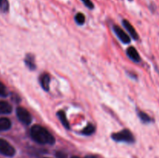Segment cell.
<instances>
[{
    "label": "cell",
    "mask_w": 159,
    "mask_h": 158,
    "mask_svg": "<svg viewBox=\"0 0 159 158\" xmlns=\"http://www.w3.org/2000/svg\"><path fill=\"white\" fill-rule=\"evenodd\" d=\"M30 134L31 138L37 143L52 145L55 143L54 136L48 131L47 129L40 125H33L30 131Z\"/></svg>",
    "instance_id": "1"
},
{
    "label": "cell",
    "mask_w": 159,
    "mask_h": 158,
    "mask_svg": "<svg viewBox=\"0 0 159 158\" xmlns=\"http://www.w3.org/2000/svg\"><path fill=\"white\" fill-rule=\"evenodd\" d=\"M111 137L113 140L116 141V142H125L128 143H132L135 140L131 132L127 129L121 130L120 132H118V133H113Z\"/></svg>",
    "instance_id": "2"
},
{
    "label": "cell",
    "mask_w": 159,
    "mask_h": 158,
    "mask_svg": "<svg viewBox=\"0 0 159 158\" xmlns=\"http://www.w3.org/2000/svg\"><path fill=\"white\" fill-rule=\"evenodd\" d=\"M16 116L19 120L25 125H30L32 122V116L30 113L23 107H18L16 108Z\"/></svg>",
    "instance_id": "3"
},
{
    "label": "cell",
    "mask_w": 159,
    "mask_h": 158,
    "mask_svg": "<svg viewBox=\"0 0 159 158\" xmlns=\"http://www.w3.org/2000/svg\"><path fill=\"white\" fill-rule=\"evenodd\" d=\"M0 153L6 156H13L16 153V150L12 145L6 140L0 139Z\"/></svg>",
    "instance_id": "4"
},
{
    "label": "cell",
    "mask_w": 159,
    "mask_h": 158,
    "mask_svg": "<svg viewBox=\"0 0 159 158\" xmlns=\"http://www.w3.org/2000/svg\"><path fill=\"white\" fill-rule=\"evenodd\" d=\"M113 31H114L115 33H116V37L120 39V40L122 43H130V37H129V36L127 35V34L126 33L124 32V31L123 30V29H121L120 26L115 25V26H113Z\"/></svg>",
    "instance_id": "5"
},
{
    "label": "cell",
    "mask_w": 159,
    "mask_h": 158,
    "mask_svg": "<svg viewBox=\"0 0 159 158\" xmlns=\"http://www.w3.org/2000/svg\"><path fill=\"white\" fill-rule=\"evenodd\" d=\"M123 26H124L126 29L128 31V33H130V35L131 36V37L133 39H134L135 40H138L139 39V37H138V33H137L136 29L134 28V26H132L131 23L129 21H127V20H124L122 21Z\"/></svg>",
    "instance_id": "6"
},
{
    "label": "cell",
    "mask_w": 159,
    "mask_h": 158,
    "mask_svg": "<svg viewBox=\"0 0 159 158\" xmlns=\"http://www.w3.org/2000/svg\"><path fill=\"white\" fill-rule=\"evenodd\" d=\"M50 81H51V77L48 74H43L40 77V84L41 85L42 88L46 91H49L50 89Z\"/></svg>",
    "instance_id": "7"
},
{
    "label": "cell",
    "mask_w": 159,
    "mask_h": 158,
    "mask_svg": "<svg viewBox=\"0 0 159 158\" xmlns=\"http://www.w3.org/2000/svg\"><path fill=\"white\" fill-rule=\"evenodd\" d=\"M127 54L133 61L139 62L141 60V57H140L138 50L134 46H130L129 48H127Z\"/></svg>",
    "instance_id": "8"
},
{
    "label": "cell",
    "mask_w": 159,
    "mask_h": 158,
    "mask_svg": "<svg viewBox=\"0 0 159 158\" xmlns=\"http://www.w3.org/2000/svg\"><path fill=\"white\" fill-rule=\"evenodd\" d=\"M12 107L9 102L0 101V114H9L12 112Z\"/></svg>",
    "instance_id": "9"
},
{
    "label": "cell",
    "mask_w": 159,
    "mask_h": 158,
    "mask_svg": "<svg viewBox=\"0 0 159 158\" xmlns=\"http://www.w3.org/2000/svg\"><path fill=\"white\" fill-rule=\"evenodd\" d=\"M24 62L26 64V66L29 68V69L34 70L36 68V64H35V58H34V55L31 54H26V57L24 59Z\"/></svg>",
    "instance_id": "10"
},
{
    "label": "cell",
    "mask_w": 159,
    "mask_h": 158,
    "mask_svg": "<svg viewBox=\"0 0 159 158\" xmlns=\"http://www.w3.org/2000/svg\"><path fill=\"white\" fill-rule=\"evenodd\" d=\"M57 115L58 119H60L61 124L64 125V127H65V129H70V124L69 122H68V120L67 119L66 115H65V112L62 111V110H60L59 112H57Z\"/></svg>",
    "instance_id": "11"
},
{
    "label": "cell",
    "mask_w": 159,
    "mask_h": 158,
    "mask_svg": "<svg viewBox=\"0 0 159 158\" xmlns=\"http://www.w3.org/2000/svg\"><path fill=\"white\" fill-rule=\"evenodd\" d=\"M12 123L8 118H0V131H6L10 129Z\"/></svg>",
    "instance_id": "12"
},
{
    "label": "cell",
    "mask_w": 159,
    "mask_h": 158,
    "mask_svg": "<svg viewBox=\"0 0 159 158\" xmlns=\"http://www.w3.org/2000/svg\"><path fill=\"white\" fill-rule=\"evenodd\" d=\"M95 130H96V128H95L94 125L89 123L82 130V133L84 135H86V136H89L94 133Z\"/></svg>",
    "instance_id": "13"
},
{
    "label": "cell",
    "mask_w": 159,
    "mask_h": 158,
    "mask_svg": "<svg viewBox=\"0 0 159 158\" xmlns=\"http://www.w3.org/2000/svg\"><path fill=\"white\" fill-rule=\"evenodd\" d=\"M75 22L79 25L84 24V23L85 22V15L83 13H82V12H78L75 15Z\"/></svg>",
    "instance_id": "14"
},
{
    "label": "cell",
    "mask_w": 159,
    "mask_h": 158,
    "mask_svg": "<svg viewBox=\"0 0 159 158\" xmlns=\"http://www.w3.org/2000/svg\"><path fill=\"white\" fill-rule=\"evenodd\" d=\"M9 9V4L8 0H0V9L2 12H7Z\"/></svg>",
    "instance_id": "15"
},
{
    "label": "cell",
    "mask_w": 159,
    "mask_h": 158,
    "mask_svg": "<svg viewBox=\"0 0 159 158\" xmlns=\"http://www.w3.org/2000/svg\"><path fill=\"white\" fill-rule=\"evenodd\" d=\"M138 116H139L140 119H141V121L144 122H151V120H152L150 116H149L148 114H146L145 112H139Z\"/></svg>",
    "instance_id": "16"
},
{
    "label": "cell",
    "mask_w": 159,
    "mask_h": 158,
    "mask_svg": "<svg viewBox=\"0 0 159 158\" xmlns=\"http://www.w3.org/2000/svg\"><path fill=\"white\" fill-rule=\"evenodd\" d=\"M8 95V91L6 86L0 81V96L2 97H6Z\"/></svg>",
    "instance_id": "17"
},
{
    "label": "cell",
    "mask_w": 159,
    "mask_h": 158,
    "mask_svg": "<svg viewBox=\"0 0 159 158\" xmlns=\"http://www.w3.org/2000/svg\"><path fill=\"white\" fill-rule=\"evenodd\" d=\"M81 1L83 2V4L85 5L88 9H94V4H93V2H92L91 0H81Z\"/></svg>",
    "instance_id": "18"
},
{
    "label": "cell",
    "mask_w": 159,
    "mask_h": 158,
    "mask_svg": "<svg viewBox=\"0 0 159 158\" xmlns=\"http://www.w3.org/2000/svg\"><path fill=\"white\" fill-rule=\"evenodd\" d=\"M56 156H57V158H68L67 155L65 153H62V152H57Z\"/></svg>",
    "instance_id": "19"
},
{
    "label": "cell",
    "mask_w": 159,
    "mask_h": 158,
    "mask_svg": "<svg viewBox=\"0 0 159 158\" xmlns=\"http://www.w3.org/2000/svg\"><path fill=\"white\" fill-rule=\"evenodd\" d=\"M85 158H99L96 156H93V155H89V156H86Z\"/></svg>",
    "instance_id": "20"
},
{
    "label": "cell",
    "mask_w": 159,
    "mask_h": 158,
    "mask_svg": "<svg viewBox=\"0 0 159 158\" xmlns=\"http://www.w3.org/2000/svg\"><path fill=\"white\" fill-rule=\"evenodd\" d=\"M71 158H80V157H79V156H73V157Z\"/></svg>",
    "instance_id": "21"
},
{
    "label": "cell",
    "mask_w": 159,
    "mask_h": 158,
    "mask_svg": "<svg viewBox=\"0 0 159 158\" xmlns=\"http://www.w3.org/2000/svg\"><path fill=\"white\" fill-rule=\"evenodd\" d=\"M129 1H133V0H129Z\"/></svg>",
    "instance_id": "22"
},
{
    "label": "cell",
    "mask_w": 159,
    "mask_h": 158,
    "mask_svg": "<svg viewBox=\"0 0 159 158\" xmlns=\"http://www.w3.org/2000/svg\"><path fill=\"white\" fill-rule=\"evenodd\" d=\"M43 158H48V157H43Z\"/></svg>",
    "instance_id": "23"
}]
</instances>
